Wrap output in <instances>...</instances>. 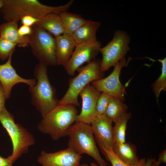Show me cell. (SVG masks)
<instances>
[{
    "label": "cell",
    "instance_id": "cell-1",
    "mask_svg": "<svg viewBox=\"0 0 166 166\" xmlns=\"http://www.w3.org/2000/svg\"><path fill=\"white\" fill-rule=\"evenodd\" d=\"M0 9L2 17L6 22L18 23L23 17L31 16L41 19L50 13L60 14L67 11L73 4L71 0L59 6H51L43 4L37 0H2Z\"/></svg>",
    "mask_w": 166,
    "mask_h": 166
},
{
    "label": "cell",
    "instance_id": "cell-2",
    "mask_svg": "<svg viewBox=\"0 0 166 166\" xmlns=\"http://www.w3.org/2000/svg\"><path fill=\"white\" fill-rule=\"evenodd\" d=\"M78 115L75 106L58 105L44 117L38 125L41 132L49 135L54 140L66 136L69 127L76 121Z\"/></svg>",
    "mask_w": 166,
    "mask_h": 166
},
{
    "label": "cell",
    "instance_id": "cell-3",
    "mask_svg": "<svg viewBox=\"0 0 166 166\" xmlns=\"http://www.w3.org/2000/svg\"><path fill=\"white\" fill-rule=\"evenodd\" d=\"M34 73L37 83L29 86V91L33 105L43 117L58 105L59 100L48 78L47 66L39 62L35 66Z\"/></svg>",
    "mask_w": 166,
    "mask_h": 166
},
{
    "label": "cell",
    "instance_id": "cell-4",
    "mask_svg": "<svg viewBox=\"0 0 166 166\" xmlns=\"http://www.w3.org/2000/svg\"><path fill=\"white\" fill-rule=\"evenodd\" d=\"M66 136L69 137L68 148L80 155H89L99 166H107V163L100 154L90 124L76 121L68 130Z\"/></svg>",
    "mask_w": 166,
    "mask_h": 166
},
{
    "label": "cell",
    "instance_id": "cell-5",
    "mask_svg": "<svg viewBox=\"0 0 166 166\" xmlns=\"http://www.w3.org/2000/svg\"><path fill=\"white\" fill-rule=\"evenodd\" d=\"M0 122L12 142V153L9 157L13 164L23 154L28 152L29 147L34 144L35 140L30 132L21 125L15 122L13 116L5 107L0 113Z\"/></svg>",
    "mask_w": 166,
    "mask_h": 166
},
{
    "label": "cell",
    "instance_id": "cell-6",
    "mask_svg": "<svg viewBox=\"0 0 166 166\" xmlns=\"http://www.w3.org/2000/svg\"><path fill=\"white\" fill-rule=\"evenodd\" d=\"M101 60L95 59L85 66L79 67L78 74L71 79L68 89L58 105L69 104L80 106L78 96L81 91L89 83L103 78L101 69Z\"/></svg>",
    "mask_w": 166,
    "mask_h": 166
},
{
    "label": "cell",
    "instance_id": "cell-7",
    "mask_svg": "<svg viewBox=\"0 0 166 166\" xmlns=\"http://www.w3.org/2000/svg\"><path fill=\"white\" fill-rule=\"evenodd\" d=\"M31 27L29 45L32 53L39 62L47 66L56 65L55 38L36 24Z\"/></svg>",
    "mask_w": 166,
    "mask_h": 166
},
{
    "label": "cell",
    "instance_id": "cell-8",
    "mask_svg": "<svg viewBox=\"0 0 166 166\" xmlns=\"http://www.w3.org/2000/svg\"><path fill=\"white\" fill-rule=\"evenodd\" d=\"M130 36L124 31H115L113 39L106 45L100 49L102 56L101 69L102 72L115 65L120 61L124 58L129 50Z\"/></svg>",
    "mask_w": 166,
    "mask_h": 166
},
{
    "label": "cell",
    "instance_id": "cell-9",
    "mask_svg": "<svg viewBox=\"0 0 166 166\" xmlns=\"http://www.w3.org/2000/svg\"><path fill=\"white\" fill-rule=\"evenodd\" d=\"M101 43L97 41L81 43L76 45L73 54L65 67L67 74L73 76L80 66L94 59L99 52Z\"/></svg>",
    "mask_w": 166,
    "mask_h": 166
},
{
    "label": "cell",
    "instance_id": "cell-10",
    "mask_svg": "<svg viewBox=\"0 0 166 166\" xmlns=\"http://www.w3.org/2000/svg\"><path fill=\"white\" fill-rule=\"evenodd\" d=\"M128 63L125 58L121 59L115 65L114 69L109 76L92 82V85L100 92L105 93L124 101L125 87L120 82L119 76L122 69Z\"/></svg>",
    "mask_w": 166,
    "mask_h": 166
},
{
    "label": "cell",
    "instance_id": "cell-11",
    "mask_svg": "<svg viewBox=\"0 0 166 166\" xmlns=\"http://www.w3.org/2000/svg\"><path fill=\"white\" fill-rule=\"evenodd\" d=\"M112 120L105 114L97 116L90 124L95 141L105 157L106 152L113 151V141Z\"/></svg>",
    "mask_w": 166,
    "mask_h": 166
},
{
    "label": "cell",
    "instance_id": "cell-12",
    "mask_svg": "<svg viewBox=\"0 0 166 166\" xmlns=\"http://www.w3.org/2000/svg\"><path fill=\"white\" fill-rule=\"evenodd\" d=\"M82 156L69 148L53 152L42 151L38 162L42 166H79Z\"/></svg>",
    "mask_w": 166,
    "mask_h": 166
},
{
    "label": "cell",
    "instance_id": "cell-13",
    "mask_svg": "<svg viewBox=\"0 0 166 166\" xmlns=\"http://www.w3.org/2000/svg\"><path fill=\"white\" fill-rule=\"evenodd\" d=\"M101 93L93 85L89 84L81 91L79 95L82 99L81 109L76 121L90 124L97 116V103Z\"/></svg>",
    "mask_w": 166,
    "mask_h": 166
},
{
    "label": "cell",
    "instance_id": "cell-14",
    "mask_svg": "<svg viewBox=\"0 0 166 166\" xmlns=\"http://www.w3.org/2000/svg\"><path fill=\"white\" fill-rule=\"evenodd\" d=\"M11 59L12 56H10L6 63L0 65V82L6 100L10 97L12 88L16 84L24 83L29 86H33L37 83L35 79H25L19 75L12 65Z\"/></svg>",
    "mask_w": 166,
    "mask_h": 166
},
{
    "label": "cell",
    "instance_id": "cell-15",
    "mask_svg": "<svg viewBox=\"0 0 166 166\" xmlns=\"http://www.w3.org/2000/svg\"><path fill=\"white\" fill-rule=\"evenodd\" d=\"M54 38L57 65L65 67L73 54L75 45L70 36L63 34Z\"/></svg>",
    "mask_w": 166,
    "mask_h": 166
},
{
    "label": "cell",
    "instance_id": "cell-16",
    "mask_svg": "<svg viewBox=\"0 0 166 166\" xmlns=\"http://www.w3.org/2000/svg\"><path fill=\"white\" fill-rule=\"evenodd\" d=\"M101 23L97 21L88 20L70 36L75 45L84 42L97 40L96 32Z\"/></svg>",
    "mask_w": 166,
    "mask_h": 166
},
{
    "label": "cell",
    "instance_id": "cell-17",
    "mask_svg": "<svg viewBox=\"0 0 166 166\" xmlns=\"http://www.w3.org/2000/svg\"><path fill=\"white\" fill-rule=\"evenodd\" d=\"M0 38L20 47H25L29 45V36H22L19 34L18 23L15 22H6L0 26Z\"/></svg>",
    "mask_w": 166,
    "mask_h": 166
},
{
    "label": "cell",
    "instance_id": "cell-18",
    "mask_svg": "<svg viewBox=\"0 0 166 166\" xmlns=\"http://www.w3.org/2000/svg\"><path fill=\"white\" fill-rule=\"evenodd\" d=\"M113 151L119 159L127 164L134 165L139 162L136 148L130 142L115 143Z\"/></svg>",
    "mask_w": 166,
    "mask_h": 166
},
{
    "label": "cell",
    "instance_id": "cell-19",
    "mask_svg": "<svg viewBox=\"0 0 166 166\" xmlns=\"http://www.w3.org/2000/svg\"><path fill=\"white\" fill-rule=\"evenodd\" d=\"M36 25L53 35L54 37L64 34L65 29L59 14L49 13L39 20Z\"/></svg>",
    "mask_w": 166,
    "mask_h": 166
},
{
    "label": "cell",
    "instance_id": "cell-20",
    "mask_svg": "<svg viewBox=\"0 0 166 166\" xmlns=\"http://www.w3.org/2000/svg\"><path fill=\"white\" fill-rule=\"evenodd\" d=\"M62 22L65 32L64 35L70 36L87 21L81 15L65 11L59 14Z\"/></svg>",
    "mask_w": 166,
    "mask_h": 166
},
{
    "label": "cell",
    "instance_id": "cell-21",
    "mask_svg": "<svg viewBox=\"0 0 166 166\" xmlns=\"http://www.w3.org/2000/svg\"><path fill=\"white\" fill-rule=\"evenodd\" d=\"M131 117L130 113L126 112L119 117L113 127V141L115 143H122L125 141L127 123Z\"/></svg>",
    "mask_w": 166,
    "mask_h": 166
},
{
    "label": "cell",
    "instance_id": "cell-22",
    "mask_svg": "<svg viewBox=\"0 0 166 166\" xmlns=\"http://www.w3.org/2000/svg\"><path fill=\"white\" fill-rule=\"evenodd\" d=\"M128 109V106L123 101L113 97L108 104L105 114L114 123L119 117L126 112Z\"/></svg>",
    "mask_w": 166,
    "mask_h": 166
},
{
    "label": "cell",
    "instance_id": "cell-23",
    "mask_svg": "<svg viewBox=\"0 0 166 166\" xmlns=\"http://www.w3.org/2000/svg\"><path fill=\"white\" fill-rule=\"evenodd\" d=\"M158 61L162 64L161 73L152 86L153 90L157 97L162 91H165L166 90V58Z\"/></svg>",
    "mask_w": 166,
    "mask_h": 166
},
{
    "label": "cell",
    "instance_id": "cell-24",
    "mask_svg": "<svg viewBox=\"0 0 166 166\" xmlns=\"http://www.w3.org/2000/svg\"><path fill=\"white\" fill-rule=\"evenodd\" d=\"M16 44L0 38V59L4 61L12 56Z\"/></svg>",
    "mask_w": 166,
    "mask_h": 166
},
{
    "label": "cell",
    "instance_id": "cell-25",
    "mask_svg": "<svg viewBox=\"0 0 166 166\" xmlns=\"http://www.w3.org/2000/svg\"><path fill=\"white\" fill-rule=\"evenodd\" d=\"M113 97L105 92H101L96 105V114L97 116L105 114L109 101Z\"/></svg>",
    "mask_w": 166,
    "mask_h": 166
},
{
    "label": "cell",
    "instance_id": "cell-26",
    "mask_svg": "<svg viewBox=\"0 0 166 166\" xmlns=\"http://www.w3.org/2000/svg\"><path fill=\"white\" fill-rule=\"evenodd\" d=\"M105 157L107 160L111 162L112 166H144L146 161V159L144 158L140 159L139 162L136 165H129L119 159L113 151L106 152Z\"/></svg>",
    "mask_w": 166,
    "mask_h": 166
},
{
    "label": "cell",
    "instance_id": "cell-27",
    "mask_svg": "<svg viewBox=\"0 0 166 166\" xmlns=\"http://www.w3.org/2000/svg\"><path fill=\"white\" fill-rule=\"evenodd\" d=\"M39 19L31 16H26L21 19L22 25L32 27L39 21Z\"/></svg>",
    "mask_w": 166,
    "mask_h": 166
},
{
    "label": "cell",
    "instance_id": "cell-28",
    "mask_svg": "<svg viewBox=\"0 0 166 166\" xmlns=\"http://www.w3.org/2000/svg\"><path fill=\"white\" fill-rule=\"evenodd\" d=\"M32 31L31 27L22 25L18 28L19 34L22 36L30 35Z\"/></svg>",
    "mask_w": 166,
    "mask_h": 166
},
{
    "label": "cell",
    "instance_id": "cell-29",
    "mask_svg": "<svg viewBox=\"0 0 166 166\" xmlns=\"http://www.w3.org/2000/svg\"><path fill=\"white\" fill-rule=\"evenodd\" d=\"M6 99L5 94L2 86L0 82V113L5 107V101Z\"/></svg>",
    "mask_w": 166,
    "mask_h": 166
},
{
    "label": "cell",
    "instance_id": "cell-30",
    "mask_svg": "<svg viewBox=\"0 0 166 166\" xmlns=\"http://www.w3.org/2000/svg\"><path fill=\"white\" fill-rule=\"evenodd\" d=\"M0 166H13L9 156L5 158L0 156Z\"/></svg>",
    "mask_w": 166,
    "mask_h": 166
},
{
    "label": "cell",
    "instance_id": "cell-31",
    "mask_svg": "<svg viewBox=\"0 0 166 166\" xmlns=\"http://www.w3.org/2000/svg\"><path fill=\"white\" fill-rule=\"evenodd\" d=\"M160 163H166V149L161 152L159 155V158L157 160Z\"/></svg>",
    "mask_w": 166,
    "mask_h": 166
},
{
    "label": "cell",
    "instance_id": "cell-32",
    "mask_svg": "<svg viewBox=\"0 0 166 166\" xmlns=\"http://www.w3.org/2000/svg\"><path fill=\"white\" fill-rule=\"evenodd\" d=\"M153 159L152 158H148L146 160L145 164L144 166H151Z\"/></svg>",
    "mask_w": 166,
    "mask_h": 166
},
{
    "label": "cell",
    "instance_id": "cell-33",
    "mask_svg": "<svg viewBox=\"0 0 166 166\" xmlns=\"http://www.w3.org/2000/svg\"><path fill=\"white\" fill-rule=\"evenodd\" d=\"M160 164L157 160L153 159L151 166H160Z\"/></svg>",
    "mask_w": 166,
    "mask_h": 166
},
{
    "label": "cell",
    "instance_id": "cell-34",
    "mask_svg": "<svg viewBox=\"0 0 166 166\" xmlns=\"http://www.w3.org/2000/svg\"><path fill=\"white\" fill-rule=\"evenodd\" d=\"M90 166H99V165H97L96 163H91L90 164Z\"/></svg>",
    "mask_w": 166,
    "mask_h": 166
},
{
    "label": "cell",
    "instance_id": "cell-35",
    "mask_svg": "<svg viewBox=\"0 0 166 166\" xmlns=\"http://www.w3.org/2000/svg\"><path fill=\"white\" fill-rule=\"evenodd\" d=\"M79 166H90L87 164H80Z\"/></svg>",
    "mask_w": 166,
    "mask_h": 166
},
{
    "label": "cell",
    "instance_id": "cell-36",
    "mask_svg": "<svg viewBox=\"0 0 166 166\" xmlns=\"http://www.w3.org/2000/svg\"><path fill=\"white\" fill-rule=\"evenodd\" d=\"M2 5V0H0V9Z\"/></svg>",
    "mask_w": 166,
    "mask_h": 166
}]
</instances>
